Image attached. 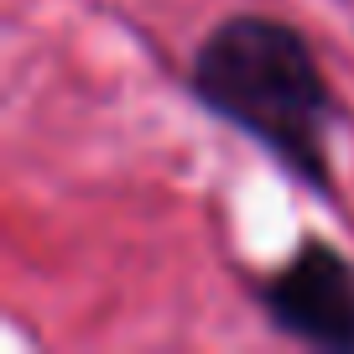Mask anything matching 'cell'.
Wrapping results in <instances>:
<instances>
[{
	"instance_id": "cell-1",
	"label": "cell",
	"mask_w": 354,
	"mask_h": 354,
	"mask_svg": "<svg viewBox=\"0 0 354 354\" xmlns=\"http://www.w3.org/2000/svg\"><path fill=\"white\" fill-rule=\"evenodd\" d=\"M193 94L209 115L250 136L313 193H328L333 94L302 32L271 16H230L193 57Z\"/></svg>"
},
{
	"instance_id": "cell-2",
	"label": "cell",
	"mask_w": 354,
	"mask_h": 354,
	"mask_svg": "<svg viewBox=\"0 0 354 354\" xmlns=\"http://www.w3.org/2000/svg\"><path fill=\"white\" fill-rule=\"evenodd\" d=\"M261 308L297 344L354 354V266L328 245L308 240L277 277L261 281Z\"/></svg>"
}]
</instances>
